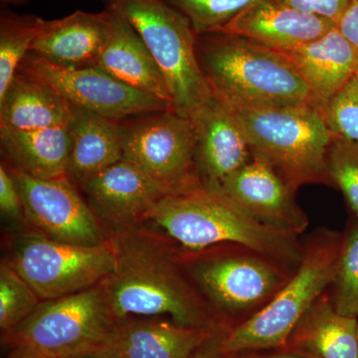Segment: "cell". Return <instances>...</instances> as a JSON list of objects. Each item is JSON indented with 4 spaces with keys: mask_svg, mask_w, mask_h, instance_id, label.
I'll list each match as a JSON object with an SVG mask.
<instances>
[{
    "mask_svg": "<svg viewBox=\"0 0 358 358\" xmlns=\"http://www.w3.org/2000/svg\"><path fill=\"white\" fill-rule=\"evenodd\" d=\"M114 270L101 282L115 319L169 317L181 326L218 327L171 242L143 225L110 233Z\"/></svg>",
    "mask_w": 358,
    "mask_h": 358,
    "instance_id": "obj_1",
    "label": "cell"
},
{
    "mask_svg": "<svg viewBox=\"0 0 358 358\" xmlns=\"http://www.w3.org/2000/svg\"><path fill=\"white\" fill-rule=\"evenodd\" d=\"M140 225L192 253L236 245L292 273L303 258L298 235L260 222L222 193L203 185L162 197Z\"/></svg>",
    "mask_w": 358,
    "mask_h": 358,
    "instance_id": "obj_2",
    "label": "cell"
},
{
    "mask_svg": "<svg viewBox=\"0 0 358 358\" xmlns=\"http://www.w3.org/2000/svg\"><path fill=\"white\" fill-rule=\"evenodd\" d=\"M195 52L212 95L224 103L315 108L298 71L271 47L239 35L211 32L197 35Z\"/></svg>",
    "mask_w": 358,
    "mask_h": 358,
    "instance_id": "obj_3",
    "label": "cell"
},
{
    "mask_svg": "<svg viewBox=\"0 0 358 358\" xmlns=\"http://www.w3.org/2000/svg\"><path fill=\"white\" fill-rule=\"evenodd\" d=\"M226 105L239 122L253 155L265 159L294 189L310 183L331 185L327 155L334 134L320 110L312 106Z\"/></svg>",
    "mask_w": 358,
    "mask_h": 358,
    "instance_id": "obj_4",
    "label": "cell"
},
{
    "mask_svg": "<svg viewBox=\"0 0 358 358\" xmlns=\"http://www.w3.org/2000/svg\"><path fill=\"white\" fill-rule=\"evenodd\" d=\"M341 240L331 232L313 238L303 248L299 267L272 299L249 319L226 329L221 341L224 357L285 348L301 317L334 284Z\"/></svg>",
    "mask_w": 358,
    "mask_h": 358,
    "instance_id": "obj_5",
    "label": "cell"
},
{
    "mask_svg": "<svg viewBox=\"0 0 358 358\" xmlns=\"http://www.w3.org/2000/svg\"><path fill=\"white\" fill-rule=\"evenodd\" d=\"M102 1L138 33L166 79L174 110L192 119L212 93L197 61V35L190 21L166 0Z\"/></svg>",
    "mask_w": 358,
    "mask_h": 358,
    "instance_id": "obj_6",
    "label": "cell"
},
{
    "mask_svg": "<svg viewBox=\"0 0 358 358\" xmlns=\"http://www.w3.org/2000/svg\"><path fill=\"white\" fill-rule=\"evenodd\" d=\"M120 322L102 285L42 301L17 327L2 334V343L48 358H72L112 345Z\"/></svg>",
    "mask_w": 358,
    "mask_h": 358,
    "instance_id": "obj_7",
    "label": "cell"
},
{
    "mask_svg": "<svg viewBox=\"0 0 358 358\" xmlns=\"http://www.w3.org/2000/svg\"><path fill=\"white\" fill-rule=\"evenodd\" d=\"M199 253L192 259L179 256L180 262L209 308L226 315L260 310L293 274L241 246Z\"/></svg>",
    "mask_w": 358,
    "mask_h": 358,
    "instance_id": "obj_8",
    "label": "cell"
},
{
    "mask_svg": "<svg viewBox=\"0 0 358 358\" xmlns=\"http://www.w3.org/2000/svg\"><path fill=\"white\" fill-rule=\"evenodd\" d=\"M6 261L46 301L100 284L114 270L115 254L110 241L84 246L32 229L13 238Z\"/></svg>",
    "mask_w": 358,
    "mask_h": 358,
    "instance_id": "obj_9",
    "label": "cell"
},
{
    "mask_svg": "<svg viewBox=\"0 0 358 358\" xmlns=\"http://www.w3.org/2000/svg\"><path fill=\"white\" fill-rule=\"evenodd\" d=\"M120 124L124 159L140 167L169 194L202 185L189 117L164 110L127 117Z\"/></svg>",
    "mask_w": 358,
    "mask_h": 358,
    "instance_id": "obj_10",
    "label": "cell"
},
{
    "mask_svg": "<svg viewBox=\"0 0 358 358\" xmlns=\"http://www.w3.org/2000/svg\"><path fill=\"white\" fill-rule=\"evenodd\" d=\"M17 72L48 85L73 108L115 121L148 113L173 110L169 103L131 88L96 66L61 67L29 53Z\"/></svg>",
    "mask_w": 358,
    "mask_h": 358,
    "instance_id": "obj_11",
    "label": "cell"
},
{
    "mask_svg": "<svg viewBox=\"0 0 358 358\" xmlns=\"http://www.w3.org/2000/svg\"><path fill=\"white\" fill-rule=\"evenodd\" d=\"M8 169L20 190L25 222L33 230L58 241L84 246L110 241L109 231L67 176L36 178Z\"/></svg>",
    "mask_w": 358,
    "mask_h": 358,
    "instance_id": "obj_12",
    "label": "cell"
},
{
    "mask_svg": "<svg viewBox=\"0 0 358 358\" xmlns=\"http://www.w3.org/2000/svg\"><path fill=\"white\" fill-rule=\"evenodd\" d=\"M77 187L110 234L140 225L145 214L169 194L140 167L126 159Z\"/></svg>",
    "mask_w": 358,
    "mask_h": 358,
    "instance_id": "obj_13",
    "label": "cell"
},
{
    "mask_svg": "<svg viewBox=\"0 0 358 358\" xmlns=\"http://www.w3.org/2000/svg\"><path fill=\"white\" fill-rule=\"evenodd\" d=\"M196 173L204 187L220 192L226 180L253 159V152L230 108L212 95L192 117Z\"/></svg>",
    "mask_w": 358,
    "mask_h": 358,
    "instance_id": "obj_14",
    "label": "cell"
},
{
    "mask_svg": "<svg viewBox=\"0 0 358 358\" xmlns=\"http://www.w3.org/2000/svg\"><path fill=\"white\" fill-rule=\"evenodd\" d=\"M291 185L258 155L224 182L220 192L260 222L300 235L308 218Z\"/></svg>",
    "mask_w": 358,
    "mask_h": 358,
    "instance_id": "obj_15",
    "label": "cell"
},
{
    "mask_svg": "<svg viewBox=\"0 0 358 358\" xmlns=\"http://www.w3.org/2000/svg\"><path fill=\"white\" fill-rule=\"evenodd\" d=\"M112 29L109 10H77L55 20H42L30 53L66 68L96 66Z\"/></svg>",
    "mask_w": 358,
    "mask_h": 358,
    "instance_id": "obj_16",
    "label": "cell"
},
{
    "mask_svg": "<svg viewBox=\"0 0 358 358\" xmlns=\"http://www.w3.org/2000/svg\"><path fill=\"white\" fill-rule=\"evenodd\" d=\"M275 50L298 71L320 112L358 72L357 52L336 26L308 43Z\"/></svg>",
    "mask_w": 358,
    "mask_h": 358,
    "instance_id": "obj_17",
    "label": "cell"
},
{
    "mask_svg": "<svg viewBox=\"0 0 358 358\" xmlns=\"http://www.w3.org/2000/svg\"><path fill=\"white\" fill-rule=\"evenodd\" d=\"M336 26L331 21L303 13L279 0H258L218 32L239 35L273 49L308 43Z\"/></svg>",
    "mask_w": 358,
    "mask_h": 358,
    "instance_id": "obj_18",
    "label": "cell"
},
{
    "mask_svg": "<svg viewBox=\"0 0 358 358\" xmlns=\"http://www.w3.org/2000/svg\"><path fill=\"white\" fill-rule=\"evenodd\" d=\"M110 13L112 29L96 67L131 88L157 96L173 108V96L166 79L145 41L128 21L119 14Z\"/></svg>",
    "mask_w": 358,
    "mask_h": 358,
    "instance_id": "obj_19",
    "label": "cell"
},
{
    "mask_svg": "<svg viewBox=\"0 0 358 358\" xmlns=\"http://www.w3.org/2000/svg\"><path fill=\"white\" fill-rule=\"evenodd\" d=\"M220 327L129 317L120 322L110 346L120 358H192Z\"/></svg>",
    "mask_w": 358,
    "mask_h": 358,
    "instance_id": "obj_20",
    "label": "cell"
},
{
    "mask_svg": "<svg viewBox=\"0 0 358 358\" xmlns=\"http://www.w3.org/2000/svg\"><path fill=\"white\" fill-rule=\"evenodd\" d=\"M71 143L69 127L29 131L0 128L4 164L33 178L65 176Z\"/></svg>",
    "mask_w": 358,
    "mask_h": 358,
    "instance_id": "obj_21",
    "label": "cell"
},
{
    "mask_svg": "<svg viewBox=\"0 0 358 358\" xmlns=\"http://www.w3.org/2000/svg\"><path fill=\"white\" fill-rule=\"evenodd\" d=\"M73 117L74 108L57 92L20 72L0 96V128H65Z\"/></svg>",
    "mask_w": 358,
    "mask_h": 358,
    "instance_id": "obj_22",
    "label": "cell"
},
{
    "mask_svg": "<svg viewBox=\"0 0 358 358\" xmlns=\"http://www.w3.org/2000/svg\"><path fill=\"white\" fill-rule=\"evenodd\" d=\"M69 129L72 143L66 176L74 185L124 159L120 121L74 108Z\"/></svg>",
    "mask_w": 358,
    "mask_h": 358,
    "instance_id": "obj_23",
    "label": "cell"
},
{
    "mask_svg": "<svg viewBox=\"0 0 358 358\" xmlns=\"http://www.w3.org/2000/svg\"><path fill=\"white\" fill-rule=\"evenodd\" d=\"M312 358H358V320L322 296L301 317L285 346Z\"/></svg>",
    "mask_w": 358,
    "mask_h": 358,
    "instance_id": "obj_24",
    "label": "cell"
},
{
    "mask_svg": "<svg viewBox=\"0 0 358 358\" xmlns=\"http://www.w3.org/2000/svg\"><path fill=\"white\" fill-rule=\"evenodd\" d=\"M42 18L35 14L14 13L2 6L0 11V96L6 93L18 68L31 51Z\"/></svg>",
    "mask_w": 358,
    "mask_h": 358,
    "instance_id": "obj_25",
    "label": "cell"
},
{
    "mask_svg": "<svg viewBox=\"0 0 358 358\" xmlns=\"http://www.w3.org/2000/svg\"><path fill=\"white\" fill-rule=\"evenodd\" d=\"M34 289L6 260L0 264V329L11 331L41 303Z\"/></svg>",
    "mask_w": 358,
    "mask_h": 358,
    "instance_id": "obj_26",
    "label": "cell"
},
{
    "mask_svg": "<svg viewBox=\"0 0 358 358\" xmlns=\"http://www.w3.org/2000/svg\"><path fill=\"white\" fill-rule=\"evenodd\" d=\"M333 303L339 313L358 317V220L341 240Z\"/></svg>",
    "mask_w": 358,
    "mask_h": 358,
    "instance_id": "obj_27",
    "label": "cell"
},
{
    "mask_svg": "<svg viewBox=\"0 0 358 358\" xmlns=\"http://www.w3.org/2000/svg\"><path fill=\"white\" fill-rule=\"evenodd\" d=\"M192 23L196 35L218 32L258 0H166Z\"/></svg>",
    "mask_w": 358,
    "mask_h": 358,
    "instance_id": "obj_28",
    "label": "cell"
},
{
    "mask_svg": "<svg viewBox=\"0 0 358 358\" xmlns=\"http://www.w3.org/2000/svg\"><path fill=\"white\" fill-rule=\"evenodd\" d=\"M331 185L336 186L358 219V141L334 136L327 155Z\"/></svg>",
    "mask_w": 358,
    "mask_h": 358,
    "instance_id": "obj_29",
    "label": "cell"
},
{
    "mask_svg": "<svg viewBox=\"0 0 358 358\" xmlns=\"http://www.w3.org/2000/svg\"><path fill=\"white\" fill-rule=\"evenodd\" d=\"M322 114L334 136L358 141V72L327 103Z\"/></svg>",
    "mask_w": 358,
    "mask_h": 358,
    "instance_id": "obj_30",
    "label": "cell"
},
{
    "mask_svg": "<svg viewBox=\"0 0 358 358\" xmlns=\"http://www.w3.org/2000/svg\"><path fill=\"white\" fill-rule=\"evenodd\" d=\"M0 209L2 214L9 219L25 221L20 190L4 162L0 166Z\"/></svg>",
    "mask_w": 358,
    "mask_h": 358,
    "instance_id": "obj_31",
    "label": "cell"
},
{
    "mask_svg": "<svg viewBox=\"0 0 358 358\" xmlns=\"http://www.w3.org/2000/svg\"><path fill=\"white\" fill-rule=\"evenodd\" d=\"M303 13L326 18L336 24L350 0H279Z\"/></svg>",
    "mask_w": 358,
    "mask_h": 358,
    "instance_id": "obj_32",
    "label": "cell"
},
{
    "mask_svg": "<svg viewBox=\"0 0 358 358\" xmlns=\"http://www.w3.org/2000/svg\"><path fill=\"white\" fill-rule=\"evenodd\" d=\"M336 26L358 54V0L348 1Z\"/></svg>",
    "mask_w": 358,
    "mask_h": 358,
    "instance_id": "obj_33",
    "label": "cell"
},
{
    "mask_svg": "<svg viewBox=\"0 0 358 358\" xmlns=\"http://www.w3.org/2000/svg\"><path fill=\"white\" fill-rule=\"evenodd\" d=\"M226 329L220 327L213 336H211L201 348L197 350L192 358H225L221 350V341H222Z\"/></svg>",
    "mask_w": 358,
    "mask_h": 358,
    "instance_id": "obj_34",
    "label": "cell"
},
{
    "mask_svg": "<svg viewBox=\"0 0 358 358\" xmlns=\"http://www.w3.org/2000/svg\"><path fill=\"white\" fill-rule=\"evenodd\" d=\"M72 358H120L114 348L110 345L102 346V348H94L89 352L82 353Z\"/></svg>",
    "mask_w": 358,
    "mask_h": 358,
    "instance_id": "obj_35",
    "label": "cell"
},
{
    "mask_svg": "<svg viewBox=\"0 0 358 358\" xmlns=\"http://www.w3.org/2000/svg\"><path fill=\"white\" fill-rule=\"evenodd\" d=\"M7 358H48L23 348H14Z\"/></svg>",
    "mask_w": 358,
    "mask_h": 358,
    "instance_id": "obj_36",
    "label": "cell"
},
{
    "mask_svg": "<svg viewBox=\"0 0 358 358\" xmlns=\"http://www.w3.org/2000/svg\"><path fill=\"white\" fill-rule=\"evenodd\" d=\"M257 358H312L303 352H296V350H289L285 348L284 352L273 353V355H265V357H260Z\"/></svg>",
    "mask_w": 358,
    "mask_h": 358,
    "instance_id": "obj_37",
    "label": "cell"
},
{
    "mask_svg": "<svg viewBox=\"0 0 358 358\" xmlns=\"http://www.w3.org/2000/svg\"><path fill=\"white\" fill-rule=\"evenodd\" d=\"M3 1H10V2H13L14 1V0H3ZM18 1H20L21 2V0H18Z\"/></svg>",
    "mask_w": 358,
    "mask_h": 358,
    "instance_id": "obj_38",
    "label": "cell"
}]
</instances>
